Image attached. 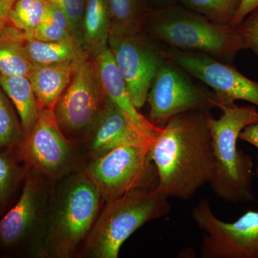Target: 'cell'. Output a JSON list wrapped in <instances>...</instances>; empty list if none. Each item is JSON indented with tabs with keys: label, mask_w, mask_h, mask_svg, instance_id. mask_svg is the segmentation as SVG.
<instances>
[{
	"label": "cell",
	"mask_w": 258,
	"mask_h": 258,
	"mask_svg": "<svg viewBox=\"0 0 258 258\" xmlns=\"http://www.w3.org/2000/svg\"><path fill=\"white\" fill-rule=\"evenodd\" d=\"M210 114L192 111L176 115L154 139L149 157L157 171V190L167 198L189 200L211 181L215 161Z\"/></svg>",
	"instance_id": "cell-1"
},
{
	"label": "cell",
	"mask_w": 258,
	"mask_h": 258,
	"mask_svg": "<svg viewBox=\"0 0 258 258\" xmlns=\"http://www.w3.org/2000/svg\"><path fill=\"white\" fill-rule=\"evenodd\" d=\"M144 28L153 40L164 42L171 49L205 54L227 63L247 49L237 26L213 23L179 4L149 10Z\"/></svg>",
	"instance_id": "cell-2"
},
{
	"label": "cell",
	"mask_w": 258,
	"mask_h": 258,
	"mask_svg": "<svg viewBox=\"0 0 258 258\" xmlns=\"http://www.w3.org/2000/svg\"><path fill=\"white\" fill-rule=\"evenodd\" d=\"M220 118L209 115L215 173L210 181L213 193L227 203H251L255 200L252 184L253 161L248 154L237 149L239 136L247 125L258 121L254 106H221Z\"/></svg>",
	"instance_id": "cell-3"
},
{
	"label": "cell",
	"mask_w": 258,
	"mask_h": 258,
	"mask_svg": "<svg viewBox=\"0 0 258 258\" xmlns=\"http://www.w3.org/2000/svg\"><path fill=\"white\" fill-rule=\"evenodd\" d=\"M103 200L84 171L64 180L56 191L40 236L42 250L57 257L72 255L92 230Z\"/></svg>",
	"instance_id": "cell-4"
},
{
	"label": "cell",
	"mask_w": 258,
	"mask_h": 258,
	"mask_svg": "<svg viewBox=\"0 0 258 258\" xmlns=\"http://www.w3.org/2000/svg\"><path fill=\"white\" fill-rule=\"evenodd\" d=\"M86 242V253L96 258H117L120 247L147 222L167 216L169 198L157 189H138L107 202Z\"/></svg>",
	"instance_id": "cell-5"
},
{
	"label": "cell",
	"mask_w": 258,
	"mask_h": 258,
	"mask_svg": "<svg viewBox=\"0 0 258 258\" xmlns=\"http://www.w3.org/2000/svg\"><path fill=\"white\" fill-rule=\"evenodd\" d=\"M153 142L123 144L91 159L84 172L107 202L138 189H157L158 174L149 157Z\"/></svg>",
	"instance_id": "cell-6"
},
{
	"label": "cell",
	"mask_w": 258,
	"mask_h": 258,
	"mask_svg": "<svg viewBox=\"0 0 258 258\" xmlns=\"http://www.w3.org/2000/svg\"><path fill=\"white\" fill-rule=\"evenodd\" d=\"M107 96L94 62H78L71 82L55 105L57 124L69 139H86L106 106Z\"/></svg>",
	"instance_id": "cell-7"
},
{
	"label": "cell",
	"mask_w": 258,
	"mask_h": 258,
	"mask_svg": "<svg viewBox=\"0 0 258 258\" xmlns=\"http://www.w3.org/2000/svg\"><path fill=\"white\" fill-rule=\"evenodd\" d=\"M191 217L205 232L203 258H258V212L249 210L233 222L222 221L207 199L193 208Z\"/></svg>",
	"instance_id": "cell-8"
},
{
	"label": "cell",
	"mask_w": 258,
	"mask_h": 258,
	"mask_svg": "<svg viewBox=\"0 0 258 258\" xmlns=\"http://www.w3.org/2000/svg\"><path fill=\"white\" fill-rule=\"evenodd\" d=\"M147 101L149 120L160 127L180 113L217 108L214 93L195 84L191 76L168 57L153 80Z\"/></svg>",
	"instance_id": "cell-9"
},
{
	"label": "cell",
	"mask_w": 258,
	"mask_h": 258,
	"mask_svg": "<svg viewBox=\"0 0 258 258\" xmlns=\"http://www.w3.org/2000/svg\"><path fill=\"white\" fill-rule=\"evenodd\" d=\"M108 47L137 109L147 102L154 77L167 59L166 51L141 32L110 33Z\"/></svg>",
	"instance_id": "cell-10"
},
{
	"label": "cell",
	"mask_w": 258,
	"mask_h": 258,
	"mask_svg": "<svg viewBox=\"0 0 258 258\" xmlns=\"http://www.w3.org/2000/svg\"><path fill=\"white\" fill-rule=\"evenodd\" d=\"M15 148L18 161L50 179H60L74 164V147L52 110H42L31 132Z\"/></svg>",
	"instance_id": "cell-11"
},
{
	"label": "cell",
	"mask_w": 258,
	"mask_h": 258,
	"mask_svg": "<svg viewBox=\"0 0 258 258\" xmlns=\"http://www.w3.org/2000/svg\"><path fill=\"white\" fill-rule=\"evenodd\" d=\"M166 53L190 76L212 88L217 108L234 106L237 101L258 107V82L246 77L230 63L205 54L175 49Z\"/></svg>",
	"instance_id": "cell-12"
},
{
	"label": "cell",
	"mask_w": 258,
	"mask_h": 258,
	"mask_svg": "<svg viewBox=\"0 0 258 258\" xmlns=\"http://www.w3.org/2000/svg\"><path fill=\"white\" fill-rule=\"evenodd\" d=\"M45 203L46 195L40 181L35 176H29L18 203L0 221L3 244L14 245L30 235L45 215Z\"/></svg>",
	"instance_id": "cell-13"
},
{
	"label": "cell",
	"mask_w": 258,
	"mask_h": 258,
	"mask_svg": "<svg viewBox=\"0 0 258 258\" xmlns=\"http://www.w3.org/2000/svg\"><path fill=\"white\" fill-rule=\"evenodd\" d=\"M85 141L86 152L91 159L101 157L123 144L154 142L141 135L121 110L108 98L96 124Z\"/></svg>",
	"instance_id": "cell-14"
},
{
	"label": "cell",
	"mask_w": 258,
	"mask_h": 258,
	"mask_svg": "<svg viewBox=\"0 0 258 258\" xmlns=\"http://www.w3.org/2000/svg\"><path fill=\"white\" fill-rule=\"evenodd\" d=\"M94 63L107 97L121 110L141 135L154 141L161 127L153 124L134 106L109 47L97 54Z\"/></svg>",
	"instance_id": "cell-15"
},
{
	"label": "cell",
	"mask_w": 258,
	"mask_h": 258,
	"mask_svg": "<svg viewBox=\"0 0 258 258\" xmlns=\"http://www.w3.org/2000/svg\"><path fill=\"white\" fill-rule=\"evenodd\" d=\"M80 61L47 64H33L29 76L40 110H52L71 82Z\"/></svg>",
	"instance_id": "cell-16"
},
{
	"label": "cell",
	"mask_w": 258,
	"mask_h": 258,
	"mask_svg": "<svg viewBox=\"0 0 258 258\" xmlns=\"http://www.w3.org/2000/svg\"><path fill=\"white\" fill-rule=\"evenodd\" d=\"M111 27L106 0H86L81 35L84 50L97 55L108 47Z\"/></svg>",
	"instance_id": "cell-17"
},
{
	"label": "cell",
	"mask_w": 258,
	"mask_h": 258,
	"mask_svg": "<svg viewBox=\"0 0 258 258\" xmlns=\"http://www.w3.org/2000/svg\"><path fill=\"white\" fill-rule=\"evenodd\" d=\"M0 85L16 108L24 137L28 135L41 112L30 79L25 76H0Z\"/></svg>",
	"instance_id": "cell-18"
},
{
	"label": "cell",
	"mask_w": 258,
	"mask_h": 258,
	"mask_svg": "<svg viewBox=\"0 0 258 258\" xmlns=\"http://www.w3.org/2000/svg\"><path fill=\"white\" fill-rule=\"evenodd\" d=\"M25 44V34L11 25L0 32V76H30L33 64Z\"/></svg>",
	"instance_id": "cell-19"
},
{
	"label": "cell",
	"mask_w": 258,
	"mask_h": 258,
	"mask_svg": "<svg viewBox=\"0 0 258 258\" xmlns=\"http://www.w3.org/2000/svg\"><path fill=\"white\" fill-rule=\"evenodd\" d=\"M25 47L32 64L58 63L87 58L86 51L76 41H42L25 37Z\"/></svg>",
	"instance_id": "cell-20"
},
{
	"label": "cell",
	"mask_w": 258,
	"mask_h": 258,
	"mask_svg": "<svg viewBox=\"0 0 258 258\" xmlns=\"http://www.w3.org/2000/svg\"><path fill=\"white\" fill-rule=\"evenodd\" d=\"M111 18V32H142L144 17L143 0H106Z\"/></svg>",
	"instance_id": "cell-21"
},
{
	"label": "cell",
	"mask_w": 258,
	"mask_h": 258,
	"mask_svg": "<svg viewBox=\"0 0 258 258\" xmlns=\"http://www.w3.org/2000/svg\"><path fill=\"white\" fill-rule=\"evenodd\" d=\"M30 37L42 41L79 42L73 32L69 18L58 7L49 0L41 21Z\"/></svg>",
	"instance_id": "cell-22"
},
{
	"label": "cell",
	"mask_w": 258,
	"mask_h": 258,
	"mask_svg": "<svg viewBox=\"0 0 258 258\" xmlns=\"http://www.w3.org/2000/svg\"><path fill=\"white\" fill-rule=\"evenodd\" d=\"M48 0H15L10 13V23L25 34L32 36L41 21Z\"/></svg>",
	"instance_id": "cell-23"
},
{
	"label": "cell",
	"mask_w": 258,
	"mask_h": 258,
	"mask_svg": "<svg viewBox=\"0 0 258 258\" xmlns=\"http://www.w3.org/2000/svg\"><path fill=\"white\" fill-rule=\"evenodd\" d=\"M242 0H178V4L220 25H231Z\"/></svg>",
	"instance_id": "cell-24"
},
{
	"label": "cell",
	"mask_w": 258,
	"mask_h": 258,
	"mask_svg": "<svg viewBox=\"0 0 258 258\" xmlns=\"http://www.w3.org/2000/svg\"><path fill=\"white\" fill-rule=\"evenodd\" d=\"M23 138L21 123L0 85V149H13Z\"/></svg>",
	"instance_id": "cell-25"
},
{
	"label": "cell",
	"mask_w": 258,
	"mask_h": 258,
	"mask_svg": "<svg viewBox=\"0 0 258 258\" xmlns=\"http://www.w3.org/2000/svg\"><path fill=\"white\" fill-rule=\"evenodd\" d=\"M15 156L10 153L0 154V208H3L21 175Z\"/></svg>",
	"instance_id": "cell-26"
},
{
	"label": "cell",
	"mask_w": 258,
	"mask_h": 258,
	"mask_svg": "<svg viewBox=\"0 0 258 258\" xmlns=\"http://www.w3.org/2000/svg\"><path fill=\"white\" fill-rule=\"evenodd\" d=\"M66 14L71 23V28L76 40L81 45V27L86 0H49ZM82 46V45H81Z\"/></svg>",
	"instance_id": "cell-27"
},
{
	"label": "cell",
	"mask_w": 258,
	"mask_h": 258,
	"mask_svg": "<svg viewBox=\"0 0 258 258\" xmlns=\"http://www.w3.org/2000/svg\"><path fill=\"white\" fill-rule=\"evenodd\" d=\"M237 28L244 37L247 49L253 51L258 57V8L249 13Z\"/></svg>",
	"instance_id": "cell-28"
},
{
	"label": "cell",
	"mask_w": 258,
	"mask_h": 258,
	"mask_svg": "<svg viewBox=\"0 0 258 258\" xmlns=\"http://www.w3.org/2000/svg\"><path fill=\"white\" fill-rule=\"evenodd\" d=\"M239 140L250 144L257 149V165L254 170V175L258 178V121L246 126L239 136Z\"/></svg>",
	"instance_id": "cell-29"
},
{
	"label": "cell",
	"mask_w": 258,
	"mask_h": 258,
	"mask_svg": "<svg viewBox=\"0 0 258 258\" xmlns=\"http://www.w3.org/2000/svg\"><path fill=\"white\" fill-rule=\"evenodd\" d=\"M258 8V0H242L240 8L236 13L234 20L231 24L237 26L246 17Z\"/></svg>",
	"instance_id": "cell-30"
},
{
	"label": "cell",
	"mask_w": 258,
	"mask_h": 258,
	"mask_svg": "<svg viewBox=\"0 0 258 258\" xmlns=\"http://www.w3.org/2000/svg\"><path fill=\"white\" fill-rule=\"evenodd\" d=\"M15 0H0V32L10 23V13Z\"/></svg>",
	"instance_id": "cell-31"
},
{
	"label": "cell",
	"mask_w": 258,
	"mask_h": 258,
	"mask_svg": "<svg viewBox=\"0 0 258 258\" xmlns=\"http://www.w3.org/2000/svg\"><path fill=\"white\" fill-rule=\"evenodd\" d=\"M150 5V9H162L167 7L178 4V0H146Z\"/></svg>",
	"instance_id": "cell-32"
}]
</instances>
